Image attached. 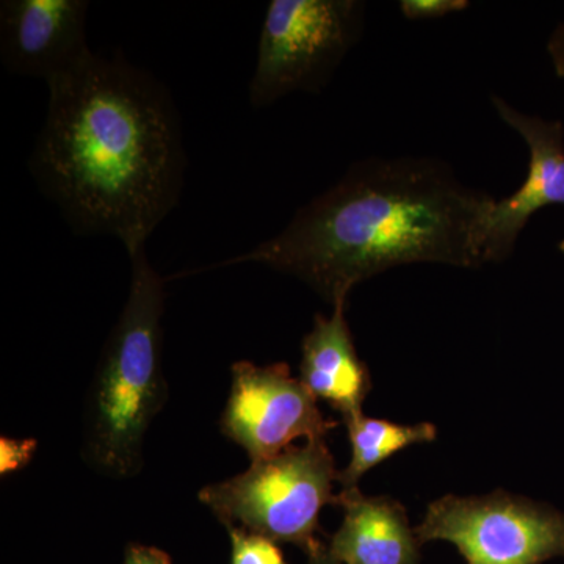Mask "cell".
I'll list each match as a JSON object with an SVG mask.
<instances>
[{"label": "cell", "mask_w": 564, "mask_h": 564, "mask_svg": "<svg viewBox=\"0 0 564 564\" xmlns=\"http://www.w3.org/2000/svg\"><path fill=\"white\" fill-rule=\"evenodd\" d=\"M469 2L466 0H403L400 10L410 21L436 20L455 11L466 10Z\"/></svg>", "instance_id": "obj_14"}, {"label": "cell", "mask_w": 564, "mask_h": 564, "mask_svg": "<svg viewBox=\"0 0 564 564\" xmlns=\"http://www.w3.org/2000/svg\"><path fill=\"white\" fill-rule=\"evenodd\" d=\"M339 473L325 440L304 441L251 463L228 480L204 486L198 499L226 529L240 525L307 552L318 543L315 533L323 508L337 503L334 484H339Z\"/></svg>", "instance_id": "obj_4"}, {"label": "cell", "mask_w": 564, "mask_h": 564, "mask_svg": "<svg viewBox=\"0 0 564 564\" xmlns=\"http://www.w3.org/2000/svg\"><path fill=\"white\" fill-rule=\"evenodd\" d=\"M87 0H3L0 58L10 73L51 84L93 54Z\"/></svg>", "instance_id": "obj_8"}, {"label": "cell", "mask_w": 564, "mask_h": 564, "mask_svg": "<svg viewBox=\"0 0 564 564\" xmlns=\"http://www.w3.org/2000/svg\"><path fill=\"white\" fill-rule=\"evenodd\" d=\"M560 250H562L563 254H564V240L562 243H560Z\"/></svg>", "instance_id": "obj_19"}, {"label": "cell", "mask_w": 564, "mask_h": 564, "mask_svg": "<svg viewBox=\"0 0 564 564\" xmlns=\"http://www.w3.org/2000/svg\"><path fill=\"white\" fill-rule=\"evenodd\" d=\"M307 562L306 564H340L329 552L328 545H325L318 541L314 544L310 551L306 552Z\"/></svg>", "instance_id": "obj_18"}, {"label": "cell", "mask_w": 564, "mask_h": 564, "mask_svg": "<svg viewBox=\"0 0 564 564\" xmlns=\"http://www.w3.org/2000/svg\"><path fill=\"white\" fill-rule=\"evenodd\" d=\"M500 118L525 140L530 150L529 173L518 192L494 204L486 240V262L510 258L518 237L538 210L564 206V129L560 121H545L492 98Z\"/></svg>", "instance_id": "obj_9"}, {"label": "cell", "mask_w": 564, "mask_h": 564, "mask_svg": "<svg viewBox=\"0 0 564 564\" xmlns=\"http://www.w3.org/2000/svg\"><path fill=\"white\" fill-rule=\"evenodd\" d=\"M343 421L351 444V462L339 473L343 492L358 489L364 475L404 448L433 443L437 437L436 425L429 422L400 425L386 419L367 417L362 411Z\"/></svg>", "instance_id": "obj_12"}, {"label": "cell", "mask_w": 564, "mask_h": 564, "mask_svg": "<svg viewBox=\"0 0 564 564\" xmlns=\"http://www.w3.org/2000/svg\"><path fill=\"white\" fill-rule=\"evenodd\" d=\"M47 90L29 159L33 180L74 232L113 237L133 258L184 187L187 155L172 93L122 55L95 52Z\"/></svg>", "instance_id": "obj_1"}, {"label": "cell", "mask_w": 564, "mask_h": 564, "mask_svg": "<svg viewBox=\"0 0 564 564\" xmlns=\"http://www.w3.org/2000/svg\"><path fill=\"white\" fill-rule=\"evenodd\" d=\"M124 564H173V562L161 549L131 544L126 549Z\"/></svg>", "instance_id": "obj_16"}, {"label": "cell", "mask_w": 564, "mask_h": 564, "mask_svg": "<svg viewBox=\"0 0 564 564\" xmlns=\"http://www.w3.org/2000/svg\"><path fill=\"white\" fill-rule=\"evenodd\" d=\"M358 0H272L263 18L250 82L256 109L295 91L323 90L364 25Z\"/></svg>", "instance_id": "obj_5"}, {"label": "cell", "mask_w": 564, "mask_h": 564, "mask_svg": "<svg viewBox=\"0 0 564 564\" xmlns=\"http://www.w3.org/2000/svg\"><path fill=\"white\" fill-rule=\"evenodd\" d=\"M494 199L434 159H366L265 242L210 269L258 263L310 285L329 304L408 263L478 269Z\"/></svg>", "instance_id": "obj_2"}, {"label": "cell", "mask_w": 564, "mask_h": 564, "mask_svg": "<svg viewBox=\"0 0 564 564\" xmlns=\"http://www.w3.org/2000/svg\"><path fill=\"white\" fill-rule=\"evenodd\" d=\"M344 521L329 540L340 564H419L421 541L406 510L391 497L364 496L358 489L337 494Z\"/></svg>", "instance_id": "obj_11"}, {"label": "cell", "mask_w": 564, "mask_h": 564, "mask_svg": "<svg viewBox=\"0 0 564 564\" xmlns=\"http://www.w3.org/2000/svg\"><path fill=\"white\" fill-rule=\"evenodd\" d=\"M421 544H454L467 564L564 558V513L505 491L433 500L415 527Z\"/></svg>", "instance_id": "obj_6"}, {"label": "cell", "mask_w": 564, "mask_h": 564, "mask_svg": "<svg viewBox=\"0 0 564 564\" xmlns=\"http://www.w3.org/2000/svg\"><path fill=\"white\" fill-rule=\"evenodd\" d=\"M129 295L96 366L84 413V459L115 480L143 466L144 437L169 400L163 375L165 280L147 250L131 258Z\"/></svg>", "instance_id": "obj_3"}, {"label": "cell", "mask_w": 564, "mask_h": 564, "mask_svg": "<svg viewBox=\"0 0 564 564\" xmlns=\"http://www.w3.org/2000/svg\"><path fill=\"white\" fill-rule=\"evenodd\" d=\"M231 564H289L278 543L239 527H228Z\"/></svg>", "instance_id": "obj_13"}, {"label": "cell", "mask_w": 564, "mask_h": 564, "mask_svg": "<svg viewBox=\"0 0 564 564\" xmlns=\"http://www.w3.org/2000/svg\"><path fill=\"white\" fill-rule=\"evenodd\" d=\"M35 441H13L2 437V475L11 474L31 462L35 452Z\"/></svg>", "instance_id": "obj_15"}, {"label": "cell", "mask_w": 564, "mask_h": 564, "mask_svg": "<svg viewBox=\"0 0 564 564\" xmlns=\"http://www.w3.org/2000/svg\"><path fill=\"white\" fill-rule=\"evenodd\" d=\"M333 314L315 315L313 329L304 336L300 381L317 402L344 417L362 411L372 391V375L359 358L348 325L347 303L334 304Z\"/></svg>", "instance_id": "obj_10"}, {"label": "cell", "mask_w": 564, "mask_h": 564, "mask_svg": "<svg viewBox=\"0 0 564 564\" xmlns=\"http://www.w3.org/2000/svg\"><path fill=\"white\" fill-rule=\"evenodd\" d=\"M336 426L288 364L237 361L231 367V391L220 430L247 452L251 463L273 458L299 440H325Z\"/></svg>", "instance_id": "obj_7"}, {"label": "cell", "mask_w": 564, "mask_h": 564, "mask_svg": "<svg viewBox=\"0 0 564 564\" xmlns=\"http://www.w3.org/2000/svg\"><path fill=\"white\" fill-rule=\"evenodd\" d=\"M547 51L554 63L556 76L564 77V24L560 25L549 40Z\"/></svg>", "instance_id": "obj_17"}]
</instances>
